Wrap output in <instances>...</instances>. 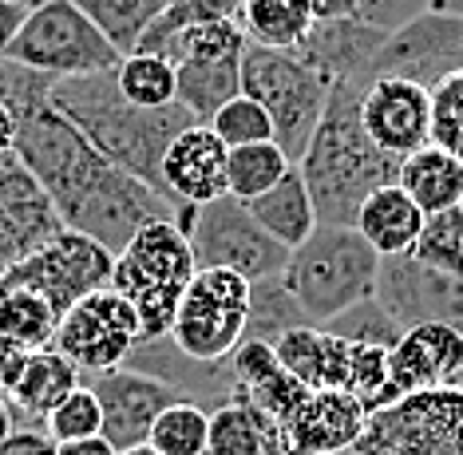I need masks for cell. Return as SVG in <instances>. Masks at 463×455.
Segmentation results:
<instances>
[{
	"instance_id": "obj_1",
	"label": "cell",
	"mask_w": 463,
	"mask_h": 455,
	"mask_svg": "<svg viewBox=\"0 0 463 455\" xmlns=\"http://www.w3.org/2000/svg\"><path fill=\"white\" fill-rule=\"evenodd\" d=\"M52 83L20 63L5 68L0 103L16 115V155L48 190L64 226L119 258L146 226L175 222L178 203L103 158L76 123L52 108Z\"/></svg>"
},
{
	"instance_id": "obj_2",
	"label": "cell",
	"mask_w": 463,
	"mask_h": 455,
	"mask_svg": "<svg viewBox=\"0 0 463 455\" xmlns=\"http://www.w3.org/2000/svg\"><path fill=\"white\" fill-rule=\"evenodd\" d=\"M119 71V68H115ZM115 71H99V76H80V80H60L52 83V108L64 115L68 123L80 127L103 158H111L119 171L143 178L146 186L163 190V158L171 143L183 131L198 123L183 103L163 111H146L123 100Z\"/></svg>"
},
{
	"instance_id": "obj_3",
	"label": "cell",
	"mask_w": 463,
	"mask_h": 455,
	"mask_svg": "<svg viewBox=\"0 0 463 455\" xmlns=\"http://www.w3.org/2000/svg\"><path fill=\"white\" fill-rule=\"evenodd\" d=\"M368 80L336 83L321 127L301 158L305 186L313 194L321 226H356V214L376 190L400 183L404 158H392L368 139L361 123V95Z\"/></svg>"
},
{
	"instance_id": "obj_4",
	"label": "cell",
	"mask_w": 463,
	"mask_h": 455,
	"mask_svg": "<svg viewBox=\"0 0 463 455\" xmlns=\"http://www.w3.org/2000/svg\"><path fill=\"white\" fill-rule=\"evenodd\" d=\"M381 266L384 258L353 226H317V234L289 253L281 285L309 325H329L353 305L376 298Z\"/></svg>"
},
{
	"instance_id": "obj_5",
	"label": "cell",
	"mask_w": 463,
	"mask_h": 455,
	"mask_svg": "<svg viewBox=\"0 0 463 455\" xmlns=\"http://www.w3.org/2000/svg\"><path fill=\"white\" fill-rule=\"evenodd\" d=\"M198 273L191 238L178 222H155L146 226L128 250L115 258L111 289L135 309L143 325V345L166 341L175 329L178 305Z\"/></svg>"
},
{
	"instance_id": "obj_6",
	"label": "cell",
	"mask_w": 463,
	"mask_h": 455,
	"mask_svg": "<svg viewBox=\"0 0 463 455\" xmlns=\"http://www.w3.org/2000/svg\"><path fill=\"white\" fill-rule=\"evenodd\" d=\"M241 95L258 100L269 111L273 131H278V147L298 166L305 151H309L313 135H317L325 108H329L333 83L317 76L298 52L246 44V56H241Z\"/></svg>"
},
{
	"instance_id": "obj_7",
	"label": "cell",
	"mask_w": 463,
	"mask_h": 455,
	"mask_svg": "<svg viewBox=\"0 0 463 455\" xmlns=\"http://www.w3.org/2000/svg\"><path fill=\"white\" fill-rule=\"evenodd\" d=\"M8 63H20L28 71H40L48 80H80L115 71L123 63L119 48L96 28L76 0H48L36 13H28L20 36L5 52Z\"/></svg>"
},
{
	"instance_id": "obj_8",
	"label": "cell",
	"mask_w": 463,
	"mask_h": 455,
	"mask_svg": "<svg viewBox=\"0 0 463 455\" xmlns=\"http://www.w3.org/2000/svg\"><path fill=\"white\" fill-rule=\"evenodd\" d=\"M178 230L191 238L198 270H230L250 285L273 281L286 273L289 250H281L246 203L234 194L218 198L210 206H178Z\"/></svg>"
},
{
	"instance_id": "obj_9",
	"label": "cell",
	"mask_w": 463,
	"mask_h": 455,
	"mask_svg": "<svg viewBox=\"0 0 463 455\" xmlns=\"http://www.w3.org/2000/svg\"><path fill=\"white\" fill-rule=\"evenodd\" d=\"M254 285L230 270H198L178 305L171 345L194 365H226L250 329Z\"/></svg>"
},
{
	"instance_id": "obj_10",
	"label": "cell",
	"mask_w": 463,
	"mask_h": 455,
	"mask_svg": "<svg viewBox=\"0 0 463 455\" xmlns=\"http://www.w3.org/2000/svg\"><path fill=\"white\" fill-rule=\"evenodd\" d=\"M353 455H463V388L416 393L373 412Z\"/></svg>"
},
{
	"instance_id": "obj_11",
	"label": "cell",
	"mask_w": 463,
	"mask_h": 455,
	"mask_svg": "<svg viewBox=\"0 0 463 455\" xmlns=\"http://www.w3.org/2000/svg\"><path fill=\"white\" fill-rule=\"evenodd\" d=\"M139 345H143L139 317H135V309L111 285L71 305V309L60 317L56 341H52V348H56L60 356H68V361L80 368L83 380L103 376V373H111V368H123Z\"/></svg>"
},
{
	"instance_id": "obj_12",
	"label": "cell",
	"mask_w": 463,
	"mask_h": 455,
	"mask_svg": "<svg viewBox=\"0 0 463 455\" xmlns=\"http://www.w3.org/2000/svg\"><path fill=\"white\" fill-rule=\"evenodd\" d=\"M463 71V16L424 13L412 24H404L392 36H384L376 52L368 83L373 80H408L424 91H436L439 83Z\"/></svg>"
},
{
	"instance_id": "obj_13",
	"label": "cell",
	"mask_w": 463,
	"mask_h": 455,
	"mask_svg": "<svg viewBox=\"0 0 463 455\" xmlns=\"http://www.w3.org/2000/svg\"><path fill=\"white\" fill-rule=\"evenodd\" d=\"M111 273H115L111 250H103L99 242L83 238L76 230H64L56 242H48L40 253H33L24 266H16L5 281L40 293L52 309L64 317L76 301L108 289Z\"/></svg>"
},
{
	"instance_id": "obj_14",
	"label": "cell",
	"mask_w": 463,
	"mask_h": 455,
	"mask_svg": "<svg viewBox=\"0 0 463 455\" xmlns=\"http://www.w3.org/2000/svg\"><path fill=\"white\" fill-rule=\"evenodd\" d=\"M376 301L392 313L400 329L416 325H448L463 333V270H439L428 261L384 258Z\"/></svg>"
},
{
	"instance_id": "obj_15",
	"label": "cell",
	"mask_w": 463,
	"mask_h": 455,
	"mask_svg": "<svg viewBox=\"0 0 463 455\" xmlns=\"http://www.w3.org/2000/svg\"><path fill=\"white\" fill-rule=\"evenodd\" d=\"M64 218L20 155L0 158V281L64 234Z\"/></svg>"
},
{
	"instance_id": "obj_16",
	"label": "cell",
	"mask_w": 463,
	"mask_h": 455,
	"mask_svg": "<svg viewBox=\"0 0 463 455\" xmlns=\"http://www.w3.org/2000/svg\"><path fill=\"white\" fill-rule=\"evenodd\" d=\"M88 388L96 393L103 408V440L115 451L143 448L151 443V428L159 424V416L178 400H186L178 388H171L166 380L143 373V368H111L103 376H91Z\"/></svg>"
},
{
	"instance_id": "obj_17",
	"label": "cell",
	"mask_w": 463,
	"mask_h": 455,
	"mask_svg": "<svg viewBox=\"0 0 463 455\" xmlns=\"http://www.w3.org/2000/svg\"><path fill=\"white\" fill-rule=\"evenodd\" d=\"M463 388V333L448 325H416L388 348L384 408L416 393Z\"/></svg>"
},
{
	"instance_id": "obj_18",
	"label": "cell",
	"mask_w": 463,
	"mask_h": 455,
	"mask_svg": "<svg viewBox=\"0 0 463 455\" xmlns=\"http://www.w3.org/2000/svg\"><path fill=\"white\" fill-rule=\"evenodd\" d=\"M361 123L392 158L424 151L431 147V91L408 80H373L361 95Z\"/></svg>"
},
{
	"instance_id": "obj_19",
	"label": "cell",
	"mask_w": 463,
	"mask_h": 455,
	"mask_svg": "<svg viewBox=\"0 0 463 455\" xmlns=\"http://www.w3.org/2000/svg\"><path fill=\"white\" fill-rule=\"evenodd\" d=\"M230 147L210 127L194 123L171 143L163 158V190L178 206H210L230 194Z\"/></svg>"
},
{
	"instance_id": "obj_20",
	"label": "cell",
	"mask_w": 463,
	"mask_h": 455,
	"mask_svg": "<svg viewBox=\"0 0 463 455\" xmlns=\"http://www.w3.org/2000/svg\"><path fill=\"white\" fill-rule=\"evenodd\" d=\"M368 408L349 393H309L286 420V440L293 455H341L364 436Z\"/></svg>"
},
{
	"instance_id": "obj_21",
	"label": "cell",
	"mask_w": 463,
	"mask_h": 455,
	"mask_svg": "<svg viewBox=\"0 0 463 455\" xmlns=\"http://www.w3.org/2000/svg\"><path fill=\"white\" fill-rule=\"evenodd\" d=\"M388 32L364 24L361 16L349 20H317L309 32V40L298 48V56L309 63L317 76L336 83H353V80H368L376 52H381Z\"/></svg>"
},
{
	"instance_id": "obj_22",
	"label": "cell",
	"mask_w": 463,
	"mask_h": 455,
	"mask_svg": "<svg viewBox=\"0 0 463 455\" xmlns=\"http://www.w3.org/2000/svg\"><path fill=\"white\" fill-rule=\"evenodd\" d=\"M230 368H234V380H238L234 400H250V404L261 408L278 424H286L293 412L301 408V400L309 396V388L278 361L273 345L241 341V348L230 356Z\"/></svg>"
},
{
	"instance_id": "obj_23",
	"label": "cell",
	"mask_w": 463,
	"mask_h": 455,
	"mask_svg": "<svg viewBox=\"0 0 463 455\" xmlns=\"http://www.w3.org/2000/svg\"><path fill=\"white\" fill-rule=\"evenodd\" d=\"M83 384H88L83 373L68 361V356H60L56 348H40V353H33V361H28L24 376H20L16 393L8 396L16 428H44V420L52 412Z\"/></svg>"
},
{
	"instance_id": "obj_24",
	"label": "cell",
	"mask_w": 463,
	"mask_h": 455,
	"mask_svg": "<svg viewBox=\"0 0 463 455\" xmlns=\"http://www.w3.org/2000/svg\"><path fill=\"white\" fill-rule=\"evenodd\" d=\"M424 222H428L424 210L404 194V186L392 183V186L376 190L361 206L353 230L381 253V258H408V253L416 250L420 234H424Z\"/></svg>"
},
{
	"instance_id": "obj_25",
	"label": "cell",
	"mask_w": 463,
	"mask_h": 455,
	"mask_svg": "<svg viewBox=\"0 0 463 455\" xmlns=\"http://www.w3.org/2000/svg\"><path fill=\"white\" fill-rule=\"evenodd\" d=\"M246 206H250V214L258 218V226L289 253L301 250L321 226L317 206H313V194H309V186H305L301 166H293V171L281 178L269 194H261V198H254V203H246Z\"/></svg>"
},
{
	"instance_id": "obj_26",
	"label": "cell",
	"mask_w": 463,
	"mask_h": 455,
	"mask_svg": "<svg viewBox=\"0 0 463 455\" xmlns=\"http://www.w3.org/2000/svg\"><path fill=\"white\" fill-rule=\"evenodd\" d=\"M400 186L424 214H444L463 206V163L456 155L439 151L436 143L408 155L400 166Z\"/></svg>"
},
{
	"instance_id": "obj_27",
	"label": "cell",
	"mask_w": 463,
	"mask_h": 455,
	"mask_svg": "<svg viewBox=\"0 0 463 455\" xmlns=\"http://www.w3.org/2000/svg\"><path fill=\"white\" fill-rule=\"evenodd\" d=\"M246 56V52H241ZM241 56L230 60H198V63H175L178 71V103L194 115L203 127H210L218 111L230 100L241 95Z\"/></svg>"
},
{
	"instance_id": "obj_28",
	"label": "cell",
	"mask_w": 463,
	"mask_h": 455,
	"mask_svg": "<svg viewBox=\"0 0 463 455\" xmlns=\"http://www.w3.org/2000/svg\"><path fill=\"white\" fill-rule=\"evenodd\" d=\"M317 13L313 0H246L241 8V32L250 44L278 48V52H298L309 40Z\"/></svg>"
},
{
	"instance_id": "obj_29",
	"label": "cell",
	"mask_w": 463,
	"mask_h": 455,
	"mask_svg": "<svg viewBox=\"0 0 463 455\" xmlns=\"http://www.w3.org/2000/svg\"><path fill=\"white\" fill-rule=\"evenodd\" d=\"M278 436L281 424L250 400H230L210 412V455H266Z\"/></svg>"
},
{
	"instance_id": "obj_30",
	"label": "cell",
	"mask_w": 463,
	"mask_h": 455,
	"mask_svg": "<svg viewBox=\"0 0 463 455\" xmlns=\"http://www.w3.org/2000/svg\"><path fill=\"white\" fill-rule=\"evenodd\" d=\"M56 329H60V313L40 293L0 281V337L5 341L28 348V353H40V348H52Z\"/></svg>"
},
{
	"instance_id": "obj_31",
	"label": "cell",
	"mask_w": 463,
	"mask_h": 455,
	"mask_svg": "<svg viewBox=\"0 0 463 455\" xmlns=\"http://www.w3.org/2000/svg\"><path fill=\"white\" fill-rule=\"evenodd\" d=\"M115 80H119L123 100L135 103V108L163 111V108H175L178 103V71H175L171 60L159 56V52H135V56H123Z\"/></svg>"
},
{
	"instance_id": "obj_32",
	"label": "cell",
	"mask_w": 463,
	"mask_h": 455,
	"mask_svg": "<svg viewBox=\"0 0 463 455\" xmlns=\"http://www.w3.org/2000/svg\"><path fill=\"white\" fill-rule=\"evenodd\" d=\"M76 5L96 20V28L119 48V56L139 52L143 36L163 13L159 0H76Z\"/></svg>"
},
{
	"instance_id": "obj_33",
	"label": "cell",
	"mask_w": 463,
	"mask_h": 455,
	"mask_svg": "<svg viewBox=\"0 0 463 455\" xmlns=\"http://www.w3.org/2000/svg\"><path fill=\"white\" fill-rule=\"evenodd\" d=\"M289 171H293V163L278 143L238 147V151H230V166H226L230 194H234L238 203H254V198L269 194Z\"/></svg>"
},
{
	"instance_id": "obj_34",
	"label": "cell",
	"mask_w": 463,
	"mask_h": 455,
	"mask_svg": "<svg viewBox=\"0 0 463 455\" xmlns=\"http://www.w3.org/2000/svg\"><path fill=\"white\" fill-rule=\"evenodd\" d=\"M241 8H246V0H171L159 13V20L151 24V32L143 36L139 52H163L178 32L198 28V24H222V20L241 24Z\"/></svg>"
},
{
	"instance_id": "obj_35",
	"label": "cell",
	"mask_w": 463,
	"mask_h": 455,
	"mask_svg": "<svg viewBox=\"0 0 463 455\" xmlns=\"http://www.w3.org/2000/svg\"><path fill=\"white\" fill-rule=\"evenodd\" d=\"M210 412L194 400H178L151 428V448L159 455H210Z\"/></svg>"
},
{
	"instance_id": "obj_36",
	"label": "cell",
	"mask_w": 463,
	"mask_h": 455,
	"mask_svg": "<svg viewBox=\"0 0 463 455\" xmlns=\"http://www.w3.org/2000/svg\"><path fill=\"white\" fill-rule=\"evenodd\" d=\"M309 317L301 313V305L289 298V289L281 285V278L254 285V301H250V329L246 341H261V345H278L286 333L305 329Z\"/></svg>"
},
{
	"instance_id": "obj_37",
	"label": "cell",
	"mask_w": 463,
	"mask_h": 455,
	"mask_svg": "<svg viewBox=\"0 0 463 455\" xmlns=\"http://www.w3.org/2000/svg\"><path fill=\"white\" fill-rule=\"evenodd\" d=\"M210 131H214L230 151H238V147H254V143H278L269 111L261 108L258 100H250V95L230 100L226 108L210 119Z\"/></svg>"
},
{
	"instance_id": "obj_38",
	"label": "cell",
	"mask_w": 463,
	"mask_h": 455,
	"mask_svg": "<svg viewBox=\"0 0 463 455\" xmlns=\"http://www.w3.org/2000/svg\"><path fill=\"white\" fill-rule=\"evenodd\" d=\"M321 329H329L333 337H341V341H353V345H373V348H392L404 329L392 321V313L384 309L381 301H361L353 305L349 313L333 317L329 325H321Z\"/></svg>"
},
{
	"instance_id": "obj_39",
	"label": "cell",
	"mask_w": 463,
	"mask_h": 455,
	"mask_svg": "<svg viewBox=\"0 0 463 455\" xmlns=\"http://www.w3.org/2000/svg\"><path fill=\"white\" fill-rule=\"evenodd\" d=\"M412 258L439 270H463V206L444 210V214H428Z\"/></svg>"
},
{
	"instance_id": "obj_40",
	"label": "cell",
	"mask_w": 463,
	"mask_h": 455,
	"mask_svg": "<svg viewBox=\"0 0 463 455\" xmlns=\"http://www.w3.org/2000/svg\"><path fill=\"white\" fill-rule=\"evenodd\" d=\"M44 431L56 443H80V440H96L103 436V408L96 393L88 384L76 388L64 404H60L52 416L44 420Z\"/></svg>"
},
{
	"instance_id": "obj_41",
	"label": "cell",
	"mask_w": 463,
	"mask_h": 455,
	"mask_svg": "<svg viewBox=\"0 0 463 455\" xmlns=\"http://www.w3.org/2000/svg\"><path fill=\"white\" fill-rule=\"evenodd\" d=\"M431 143L463 163V71L431 91Z\"/></svg>"
},
{
	"instance_id": "obj_42",
	"label": "cell",
	"mask_w": 463,
	"mask_h": 455,
	"mask_svg": "<svg viewBox=\"0 0 463 455\" xmlns=\"http://www.w3.org/2000/svg\"><path fill=\"white\" fill-rule=\"evenodd\" d=\"M424 13H431V0H356V16L364 24L388 32V36L420 20Z\"/></svg>"
},
{
	"instance_id": "obj_43",
	"label": "cell",
	"mask_w": 463,
	"mask_h": 455,
	"mask_svg": "<svg viewBox=\"0 0 463 455\" xmlns=\"http://www.w3.org/2000/svg\"><path fill=\"white\" fill-rule=\"evenodd\" d=\"M28 361H33V353L28 348H20L13 341H5L0 337V396H13L16 393V384H20V376H24V368Z\"/></svg>"
},
{
	"instance_id": "obj_44",
	"label": "cell",
	"mask_w": 463,
	"mask_h": 455,
	"mask_svg": "<svg viewBox=\"0 0 463 455\" xmlns=\"http://www.w3.org/2000/svg\"><path fill=\"white\" fill-rule=\"evenodd\" d=\"M0 455H60V443L44 428H16Z\"/></svg>"
},
{
	"instance_id": "obj_45",
	"label": "cell",
	"mask_w": 463,
	"mask_h": 455,
	"mask_svg": "<svg viewBox=\"0 0 463 455\" xmlns=\"http://www.w3.org/2000/svg\"><path fill=\"white\" fill-rule=\"evenodd\" d=\"M24 20H28V13H20V8H13V5H5V0H0V52L13 48V40L20 36Z\"/></svg>"
},
{
	"instance_id": "obj_46",
	"label": "cell",
	"mask_w": 463,
	"mask_h": 455,
	"mask_svg": "<svg viewBox=\"0 0 463 455\" xmlns=\"http://www.w3.org/2000/svg\"><path fill=\"white\" fill-rule=\"evenodd\" d=\"M317 20H349L356 16V0H313Z\"/></svg>"
},
{
	"instance_id": "obj_47",
	"label": "cell",
	"mask_w": 463,
	"mask_h": 455,
	"mask_svg": "<svg viewBox=\"0 0 463 455\" xmlns=\"http://www.w3.org/2000/svg\"><path fill=\"white\" fill-rule=\"evenodd\" d=\"M60 455H119V451L103 436H96V440H80V443H60Z\"/></svg>"
},
{
	"instance_id": "obj_48",
	"label": "cell",
	"mask_w": 463,
	"mask_h": 455,
	"mask_svg": "<svg viewBox=\"0 0 463 455\" xmlns=\"http://www.w3.org/2000/svg\"><path fill=\"white\" fill-rule=\"evenodd\" d=\"M16 151V115L0 103V158Z\"/></svg>"
},
{
	"instance_id": "obj_49",
	"label": "cell",
	"mask_w": 463,
	"mask_h": 455,
	"mask_svg": "<svg viewBox=\"0 0 463 455\" xmlns=\"http://www.w3.org/2000/svg\"><path fill=\"white\" fill-rule=\"evenodd\" d=\"M16 431V416H13V408H8V400L0 396V448L8 443V436Z\"/></svg>"
},
{
	"instance_id": "obj_50",
	"label": "cell",
	"mask_w": 463,
	"mask_h": 455,
	"mask_svg": "<svg viewBox=\"0 0 463 455\" xmlns=\"http://www.w3.org/2000/svg\"><path fill=\"white\" fill-rule=\"evenodd\" d=\"M431 13H448V16H463V0H431Z\"/></svg>"
},
{
	"instance_id": "obj_51",
	"label": "cell",
	"mask_w": 463,
	"mask_h": 455,
	"mask_svg": "<svg viewBox=\"0 0 463 455\" xmlns=\"http://www.w3.org/2000/svg\"><path fill=\"white\" fill-rule=\"evenodd\" d=\"M5 5L20 8V13H36V8H40V5H48V0H5Z\"/></svg>"
},
{
	"instance_id": "obj_52",
	"label": "cell",
	"mask_w": 463,
	"mask_h": 455,
	"mask_svg": "<svg viewBox=\"0 0 463 455\" xmlns=\"http://www.w3.org/2000/svg\"><path fill=\"white\" fill-rule=\"evenodd\" d=\"M119 455H159L151 448V443H143V448H128V451H119Z\"/></svg>"
},
{
	"instance_id": "obj_53",
	"label": "cell",
	"mask_w": 463,
	"mask_h": 455,
	"mask_svg": "<svg viewBox=\"0 0 463 455\" xmlns=\"http://www.w3.org/2000/svg\"><path fill=\"white\" fill-rule=\"evenodd\" d=\"M5 68H8V60H5V52H0V83H5Z\"/></svg>"
},
{
	"instance_id": "obj_54",
	"label": "cell",
	"mask_w": 463,
	"mask_h": 455,
	"mask_svg": "<svg viewBox=\"0 0 463 455\" xmlns=\"http://www.w3.org/2000/svg\"><path fill=\"white\" fill-rule=\"evenodd\" d=\"M159 5H163V8H166V5H171V0H159Z\"/></svg>"
},
{
	"instance_id": "obj_55",
	"label": "cell",
	"mask_w": 463,
	"mask_h": 455,
	"mask_svg": "<svg viewBox=\"0 0 463 455\" xmlns=\"http://www.w3.org/2000/svg\"><path fill=\"white\" fill-rule=\"evenodd\" d=\"M341 455H353V451H341Z\"/></svg>"
}]
</instances>
